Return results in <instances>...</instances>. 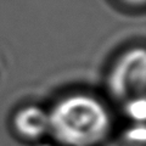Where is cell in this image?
<instances>
[{
  "label": "cell",
  "instance_id": "obj_1",
  "mask_svg": "<svg viewBox=\"0 0 146 146\" xmlns=\"http://www.w3.org/2000/svg\"><path fill=\"white\" fill-rule=\"evenodd\" d=\"M48 115L49 134L62 146H96L107 138L112 127L105 104L85 93L61 98Z\"/></svg>",
  "mask_w": 146,
  "mask_h": 146
},
{
  "label": "cell",
  "instance_id": "obj_2",
  "mask_svg": "<svg viewBox=\"0 0 146 146\" xmlns=\"http://www.w3.org/2000/svg\"><path fill=\"white\" fill-rule=\"evenodd\" d=\"M146 54L143 46H134L118 56L107 73V90L121 102L127 115L135 121L145 117Z\"/></svg>",
  "mask_w": 146,
  "mask_h": 146
},
{
  "label": "cell",
  "instance_id": "obj_3",
  "mask_svg": "<svg viewBox=\"0 0 146 146\" xmlns=\"http://www.w3.org/2000/svg\"><path fill=\"white\" fill-rule=\"evenodd\" d=\"M12 127L22 139L28 141L40 140L49 134L48 110L38 105H26L13 115Z\"/></svg>",
  "mask_w": 146,
  "mask_h": 146
},
{
  "label": "cell",
  "instance_id": "obj_4",
  "mask_svg": "<svg viewBox=\"0 0 146 146\" xmlns=\"http://www.w3.org/2000/svg\"><path fill=\"white\" fill-rule=\"evenodd\" d=\"M105 146H146L145 127L143 124L131 127Z\"/></svg>",
  "mask_w": 146,
  "mask_h": 146
},
{
  "label": "cell",
  "instance_id": "obj_5",
  "mask_svg": "<svg viewBox=\"0 0 146 146\" xmlns=\"http://www.w3.org/2000/svg\"><path fill=\"white\" fill-rule=\"evenodd\" d=\"M121 1L133 7H141L145 4V0H121Z\"/></svg>",
  "mask_w": 146,
  "mask_h": 146
}]
</instances>
